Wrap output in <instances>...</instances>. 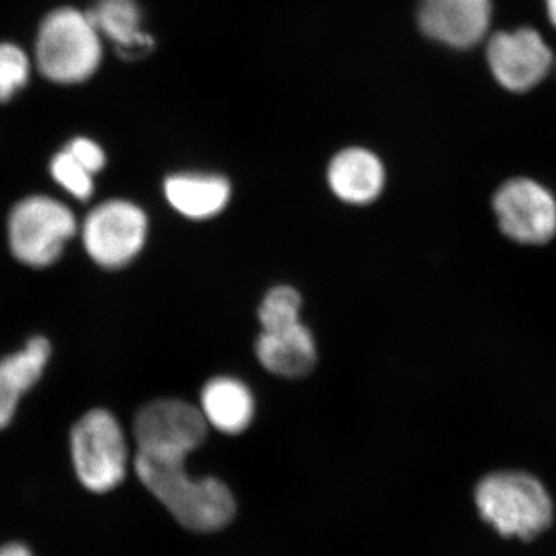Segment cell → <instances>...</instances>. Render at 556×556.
Returning a JSON list of instances; mask_svg holds the SVG:
<instances>
[{
    "mask_svg": "<svg viewBox=\"0 0 556 556\" xmlns=\"http://www.w3.org/2000/svg\"><path fill=\"white\" fill-rule=\"evenodd\" d=\"M190 453L177 448H135L131 468L142 486L192 532H217L236 515V500L225 482L195 478L186 467Z\"/></svg>",
    "mask_w": 556,
    "mask_h": 556,
    "instance_id": "obj_1",
    "label": "cell"
},
{
    "mask_svg": "<svg viewBox=\"0 0 556 556\" xmlns=\"http://www.w3.org/2000/svg\"><path fill=\"white\" fill-rule=\"evenodd\" d=\"M80 218L67 201L35 192L14 201L5 218V243L22 268L47 270L78 239Z\"/></svg>",
    "mask_w": 556,
    "mask_h": 556,
    "instance_id": "obj_2",
    "label": "cell"
},
{
    "mask_svg": "<svg viewBox=\"0 0 556 556\" xmlns=\"http://www.w3.org/2000/svg\"><path fill=\"white\" fill-rule=\"evenodd\" d=\"M68 457L78 484L98 496L119 489L134 460L126 428L105 407H91L76 417L68 430Z\"/></svg>",
    "mask_w": 556,
    "mask_h": 556,
    "instance_id": "obj_3",
    "label": "cell"
},
{
    "mask_svg": "<svg viewBox=\"0 0 556 556\" xmlns=\"http://www.w3.org/2000/svg\"><path fill=\"white\" fill-rule=\"evenodd\" d=\"M149 236L148 212L123 197L97 201L79 222L84 254L105 273H119L134 265L148 247Z\"/></svg>",
    "mask_w": 556,
    "mask_h": 556,
    "instance_id": "obj_4",
    "label": "cell"
},
{
    "mask_svg": "<svg viewBox=\"0 0 556 556\" xmlns=\"http://www.w3.org/2000/svg\"><path fill=\"white\" fill-rule=\"evenodd\" d=\"M475 500L481 517L503 536L533 540L554 519V506L546 489L521 471L489 475L479 482Z\"/></svg>",
    "mask_w": 556,
    "mask_h": 556,
    "instance_id": "obj_5",
    "label": "cell"
},
{
    "mask_svg": "<svg viewBox=\"0 0 556 556\" xmlns=\"http://www.w3.org/2000/svg\"><path fill=\"white\" fill-rule=\"evenodd\" d=\"M102 61L100 33L89 14L75 9L51 11L40 24L36 62L56 84H79L94 75Z\"/></svg>",
    "mask_w": 556,
    "mask_h": 556,
    "instance_id": "obj_6",
    "label": "cell"
},
{
    "mask_svg": "<svg viewBox=\"0 0 556 556\" xmlns=\"http://www.w3.org/2000/svg\"><path fill=\"white\" fill-rule=\"evenodd\" d=\"M485 60L497 86L515 94L536 89L555 68L552 47L532 27L490 33Z\"/></svg>",
    "mask_w": 556,
    "mask_h": 556,
    "instance_id": "obj_7",
    "label": "cell"
},
{
    "mask_svg": "<svg viewBox=\"0 0 556 556\" xmlns=\"http://www.w3.org/2000/svg\"><path fill=\"white\" fill-rule=\"evenodd\" d=\"M497 225L507 239L541 247L556 233L554 193L532 178L518 177L501 185L493 197Z\"/></svg>",
    "mask_w": 556,
    "mask_h": 556,
    "instance_id": "obj_8",
    "label": "cell"
},
{
    "mask_svg": "<svg viewBox=\"0 0 556 556\" xmlns=\"http://www.w3.org/2000/svg\"><path fill=\"white\" fill-rule=\"evenodd\" d=\"M200 408L181 399H155L135 413V448H179L193 453L207 438Z\"/></svg>",
    "mask_w": 556,
    "mask_h": 556,
    "instance_id": "obj_9",
    "label": "cell"
},
{
    "mask_svg": "<svg viewBox=\"0 0 556 556\" xmlns=\"http://www.w3.org/2000/svg\"><path fill=\"white\" fill-rule=\"evenodd\" d=\"M493 22L492 0H420L417 24L427 38L455 50L484 42Z\"/></svg>",
    "mask_w": 556,
    "mask_h": 556,
    "instance_id": "obj_10",
    "label": "cell"
},
{
    "mask_svg": "<svg viewBox=\"0 0 556 556\" xmlns=\"http://www.w3.org/2000/svg\"><path fill=\"white\" fill-rule=\"evenodd\" d=\"M51 361L53 343L39 332L0 356V433L13 426L22 402L46 378Z\"/></svg>",
    "mask_w": 556,
    "mask_h": 556,
    "instance_id": "obj_11",
    "label": "cell"
},
{
    "mask_svg": "<svg viewBox=\"0 0 556 556\" xmlns=\"http://www.w3.org/2000/svg\"><path fill=\"white\" fill-rule=\"evenodd\" d=\"M329 189L343 203L365 206L378 200L386 188V167L371 150L348 148L340 150L329 163Z\"/></svg>",
    "mask_w": 556,
    "mask_h": 556,
    "instance_id": "obj_12",
    "label": "cell"
},
{
    "mask_svg": "<svg viewBox=\"0 0 556 556\" xmlns=\"http://www.w3.org/2000/svg\"><path fill=\"white\" fill-rule=\"evenodd\" d=\"M164 199L181 217L204 222L228 206L232 188L222 175L179 172L163 182Z\"/></svg>",
    "mask_w": 556,
    "mask_h": 556,
    "instance_id": "obj_13",
    "label": "cell"
},
{
    "mask_svg": "<svg viewBox=\"0 0 556 556\" xmlns=\"http://www.w3.org/2000/svg\"><path fill=\"white\" fill-rule=\"evenodd\" d=\"M255 354L263 368L287 379L308 376L317 364L316 340L302 321L281 331L260 332Z\"/></svg>",
    "mask_w": 556,
    "mask_h": 556,
    "instance_id": "obj_14",
    "label": "cell"
},
{
    "mask_svg": "<svg viewBox=\"0 0 556 556\" xmlns=\"http://www.w3.org/2000/svg\"><path fill=\"white\" fill-rule=\"evenodd\" d=\"M200 412L219 433L241 434L254 420V394L241 380L219 376L201 391Z\"/></svg>",
    "mask_w": 556,
    "mask_h": 556,
    "instance_id": "obj_15",
    "label": "cell"
},
{
    "mask_svg": "<svg viewBox=\"0 0 556 556\" xmlns=\"http://www.w3.org/2000/svg\"><path fill=\"white\" fill-rule=\"evenodd\" d=\"M87 14L101 38L112 40L124 60H138L153 49L152 36L142 30L137 0H98Z\"/></svg>",
    "mask_w": 556,
    "mask_h": 556,
    "instance_id": "obj_16",
    "label": "cell"
},
{
    "mask_svg": "<svg viewBox=\"0 0 556 556\" xmlns=\"http://www.w3.org/2000/svg\"><path fill=\"white\" fill-rule=\"evenodd\" d=\"M50 177L58 188L64 190L65 195L76 203H91L97 193V181L83 164L79 163L67 149L51 156L49 164Z\"/></svg>",
    "mask_w": 556,
    "mask_h": 556,
    "instance_id": "obj_17",
    "label": "cell"
},
{
    "mask_svg": "<svg viewBox=\"0 0 556 556\" xmlns=\"http://www.w3.org/2000/svg\"><path fill=\"white\" fill-rule=\"evenodd\" d=\"M300 309H302V298L298 289L287 285L269 289L258 308L262 331H281V329L294 327L302 321Z\"/></svg>",
    "mask_w": 556,
    "mask_h": 556,
    "instance_id": "obj_18",
    "label": "cell"
},
{
    "mask_svg": "<svg viewBox=\"0 0 556 556\" xmlns=\"http://www.w3.org/2000/svg\"><path fill=\"white\" fill-rule=\"evenodd\" d=\"M30 78V61L14 43H0V104L16 97Z\"/></svg>",
    "mask_w": 556,
    "mask_h": 556,
    "instance_id": "obj_19",
    "label": "cell"
},
{
    "mask_svg": "<svg viewBox=\"0 0 556 556\" xmlns=\"http://www.w3.org/2000/svg\"><path fill=\"white\" fill-rule=\"evenodd\" d=\"M65 149L90 172L91 175H100L108 166L105 150L94 139L76 137L65 146Z\"/></svg>",
    "mask_w": 556,
    "mask_h": 556,
    "instance_id": "obj_20",
    "label": "cell"
},
{
    "mask_svg": "<svg viewBox=\"0 0 556 556\" xmlns=\"http://www.w3.org/2000/svg\"><path fill=\"white\" fill-rule=\"evenodd\" d=\"M0 556H35V552L24 541H7L0 544Z\"/></svg>",
    "mask_w": 556,
    "mask_h": 556,
    "instance_id": "obj_21",
    "label": "cell"
},
{
    "mask_svg": "<svg viewBox=\"0 0 556 556\" xmlns=\"http://www.w3.org/2000/svg\"><path fill=\"white\" fill-rule=\"evenodd\" d=\"M544 7H546L548 22L556 30V0H544Z\"/></svg>",
    "mask_w": 556,
    "mask_h": 556,
    "instance_id": "obj_22",
    "label": "cell"
},
{
    "mask_svg": "<svg viewBox=\"0 0 556 556\" xmlns=\"http://www.w3.org/2000/svg\"><path fill=\"white\" fill-rule=\"evenodd\" d=\"M555 70H556V61H555Z\"/></svg>",
    "mask_w": 556,
    "mask_h": 556,
    "instance_id": "obj_23",
    "label": "cell"
}]
</instances>
